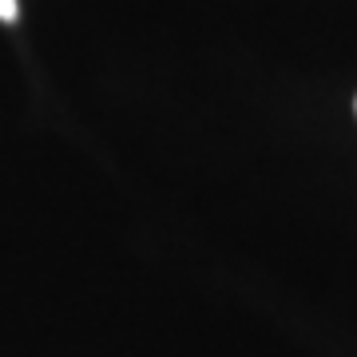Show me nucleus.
Here are the masks:
<instances>
[{
	"label": "nucleus",
	"mask_w": 357,
	"mask_h": 357,
	"mask_svg": "<svg viewBox=\"0 0 357 357\" xmlns=\"http://www.w3.org/2000/svg\"><path fill=\"white\" fill-rule=\"evenodd\" d=\"M0 20H8V24L16 20V0H0Z\"/></svg>",
	"instance_id": "obj_1"
}]
</instances>
